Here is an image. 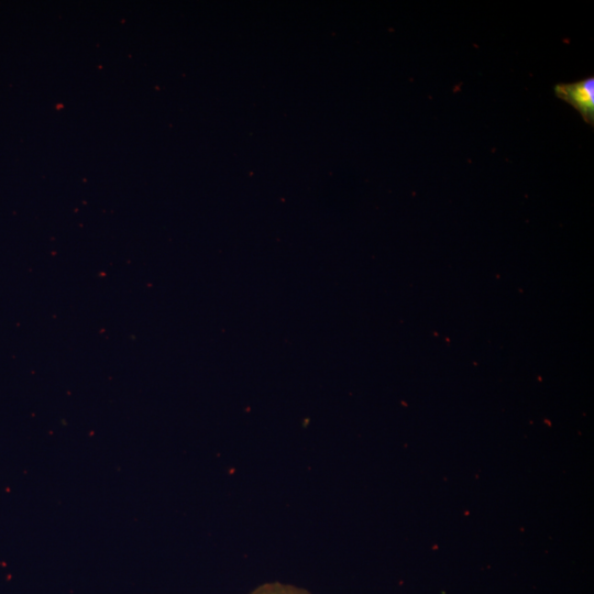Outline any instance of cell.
Returning a JSON list of instances; mask_svg holds the SVG:
<instances>
[{
  "label": "cell",
  "mask_w": 594,
  "mask_h": 594,
  "mask_svg": "<svg viewBox=\"0 0 594 594\" xmlns=\"http://www.w3.org/2000/svg\"><path fill=\"white\" fill-rule=\"evenodd\" d=\"M561 100L571 105L583 120L594 125V77L590 76L574 82H559L553 87Z\"/></svg>",
  "instance_id": "cell-1"
},
{
  "label": "cell",
  "mask_w": 594,
  "mask_h": 594,
  "mask_svg": "<svg viewBox=\"0 0 594 594\" xmlns=\"http://www.w3.org/2000/svg\"><path fill=\"white\" fill-rule=\"evenodd\" d=\"M249 594H310L307 590L280 582L264 583Z\"/></svg>",
  "instance_id": "cell-2"
}]
</instances>
